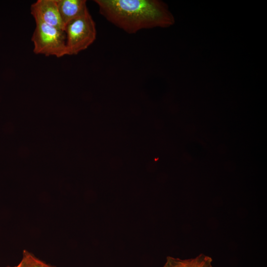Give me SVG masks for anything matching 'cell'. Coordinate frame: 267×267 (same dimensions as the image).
<instances>
[{
  "mask_svg": "<svg viewBox=\"0 0 267 267\" xmlns=\"http://www.w3.org/2000/svg\"><path fill=\"white\" fill-rule=\"evenodd\" d=\"M107 20L129 34L167 28L175 23L167 4L158 0H95Z\"/></svg>",
  "mask_w": 267,
  "mask_h": 267,
  "instance_id": "cell-1",
  "label": "cell"
},
{
  "mask_svg": "<svg viewBox=\"0 0 267 267\" xmlns=\"http://www.w3.org/2000/svg\"><path fill=\"white\" fill-rule=\"evenodd\" d=\"M67 55H76L86 49L95 41V24L88 8L65 27Z\"/></svg>",
  "mask_w": 267,
  "mask_h": 267,
  "instance_id": "cell-2",
  "label": "cell"
},
{
  "mask_svg": "<svg viewBox=\"0 0 267 267\" xmlns=\"http://www.w3.org/2000/svg\"><path fill=\"white\" fill-rule=\"evenodd\" d=\"M31 40L33 51L38 54L61 57L67 55L66 34L64 30L36 21Z\"/></svg>",
  "mask_w": 267,
  "mask_h": 267,
  "instance_id": "cell-3",
  "label": "cell"
},
{
  "mask_svg": "<svg viewBox=\"0 0 267 267\" xmlns=\"http://www.w3.org/2000/svg\"><path fill=\"white\" fill-rule=\"evenodd\" d=\"M30 9L35 21L64 31L65 25L61 18L56 0H38L31 5Z\"/></svg>",
  "mask_w": 267,
  "mask_h": 267,
  "instance_id": "cell-4",
  "label": "cell"
},
{
  "mask_svg": "<svg viewBox=\"0 0 267 267\" xmlns=\"http://www.w3.org/2000/svg\"><path fill=\"white\" fill-rule=\"evenodd\" d=\"M56 2L65 27L87 9L85 0H56Z\"/></svg>",
  "mask_w": 267,
  "mask_h": 267,
  "instance_id": "cell-5",
  "label": "cell"
},
{
  "mask_svg": "<svg viewBox=\"0 0 267 267\" xmlns=\"http://www.w3.org/2000/svg\"><path fill=\"white\" fill-rule=\"evenodd\" d=\"M212 261L210 257L203 254L184 260L168 256L163 267H213Z\"/></svg>",
  "mask_w": 267,
  "mask_h": 267,
  "instance_id": "cell-6",
  "label": "cell"
},
{
  "mask_svg": "<svg viewBox=\"0 0 267 267\" xmlns=\"http://www.w3.org/2000/svg\"><path fill=\"white\" fill-rule=\"evenodd\" d=\"M20 263L21 267H55L42 261L26 250L23 252Z\"/></svg>",
  "mask_w": 267,
  "mask_h": 267,
  "instance_id": "cell-7",
  "label": "cell"
},
{
  "mask_svg": "<svg viewBox=\"0 0 267 267\" xmlns=\"http://www.w3.org/2000/svg\"><path fill=\"white\" fill-rule=\"evenodd\" d=\"M227 147L223 144H220L218 147V151L220 154H224L227 152Z\"/></svg>",
  "mask_w": 267,
  "mask_h": 267,
  "instance_id": "cell-8",
  "label": "cell"
},
{
  "mask_svg": "<svg viewBox=\"0 0 267 267\" xmlns=\"http://www.w3.org/2000/svg\"><path fill=\"white\" fill-rule=\"evenodd\" d=\"M185 129L186 133L189 134H193L195 131V126L193 125H187Z\"/></svg>",
  "mask_w": 267,
  "mask_h": 267,
  "instance_id": "cell-9",
  "label": "cell"
},
{
  "mask_svg": "<svg viewBox=\"0 0 267 267\" xmlns=\"http://www.w3.org/2000/svg\"><path fill=\"white\" fill-rule=\"evenodd\" d=\"M155 126L157 129H162L164 126L163 122L160 120L156 121L155 123Z\"/></svg>",
  "mask_w": 267,
  "mask_h": 267,
  "instance_id": "cell-10",
  "label": "cell"
},
{
  "mask_svg": "<svg viewBox=\"0 0 267 267\" xmlns=\"http://www.w3.org/2000/svg\"><path fill=\"white\" fill-rule=\"evenodd\" d=\"M6 267H21V263L20 262L18 265L15 266H7Z\"/></svg>",
  "mask_w": 267,
  "mask_h": 267,
  "instance_id": "cell-11",
  "label": "cell"
}]
</instances>
